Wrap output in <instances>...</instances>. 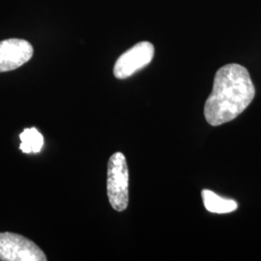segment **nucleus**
Returning a JSON list of instances; mask_svg holds the SVG:
<instances>
[{"mask_svg": "<svg viewBox=\"0 0 261 261\" xmlns=\"http://www.w3.org/2000/svg\"><path fill=\"white\" fill-rule=\"evenodd\" d=\"M255 88L248 70L231 63L216 73L213 90L204 106L206 121L211 126H220L232 121L252 102Z\"/></svg>", "mask_w": 261, "mask_h": 261, "instance_id": "1", "label": "nucleus"}, {"mask_svg": "<svg viewBox=\"0 0 261 261\" xmlns=\"http://www.w3.org/2000/svg\"><path fill=\"white\" fill-rule=\"evenodd\" d=\"M108 196L115 211H125L129 203V170L125 156L114 153L108 164Z\"/></svg>", "mask_w": 261, "mask_h": 261, "instance_id": "2", "label": "nucleus"}, {"mask_svg": "<svg viewBox=\"0 0 261 261\" xmlns=\"http://www.w3.org/2000/svg\"><path fill=\"white\" fill-rule=\"evenodd\" d=\"M201 195H202V199H203L206 209L211 213H217V214L230 213L235 211L238 207V204L235 200L223 198L216 195L212 191L203 190Z\"/></svg>", "mask_w": 261, "mask_h": 261, "instance_id": "6", "label": "nucleus"}, {"mask_svg": "<svg viewBox=\"0 0 261 261\" xmlns=\"http://www.w3.org/2000/svg\"><path fill=\"white\" fill-rule=\"evenodd\" d=\"M19 139L21 140L19 149L25 154H37L44 146V138L35 128L24 129L19 135Z\"/></svg>", "mask_w": 261, "mask_h": 261, "instance_id": "7", "label": "nucleus"}, {"mask_svg": "<svg viewBox=\"0 0 261 261\" xmlns=\"http://www.w3.org/2000/svg\"><path fill=\"white\" fill-rule=\"evenodd\" d=\"M33 56L32 45L23 39L0 41V73L16 70Z\"/></svg>", "mask_w": 261, "mask_h": 261, "instance_id": "5", "label": "nucleus"}, {"mask_svg": "<svg viewBox=\"0 0 261 261\" xmlns=\"http://www.w3.org/2000/svg\"><path fill=\"white\" fill-rule=\"evenodd\" d=\"M155 48L149 42H140L122 55L113 68L114 76L124 80L149 65L154 57Z\"/></svg>", "mask_w": 261, "mask_h": 261, "instance_id": "4", "label": "nucleus"}, {"mask_svg": "<svg viewBox=\"0 0 261 261\" xmlns=\"http://www.w3.org/2000/svg\"><path fill=\"white\" fill-rule=\"evenodd\" d=\"M0 260L47 261L37 245L19 234L0 233Z\"/></svg>", "mask_w": 261, "mask_h": 261, "instance_id": "3", "label": "nucleus"}]
</instances>
